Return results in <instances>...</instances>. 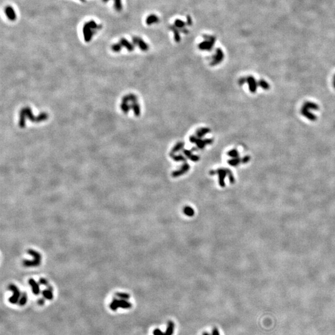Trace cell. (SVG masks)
I'll list each match as a JSON object with an SVG mask.
<instances>
[{
    "mask_svg": "<svg viewBox=\"0 0 335 335\" xmlns=\"http://www.w3.org/2000/svg\"><path fill=\"white\" fill-rule=\"evenodd\" d=\"M114 8L115 10L120 12L122 10V1L121 0H114Z\"/></svg>",
    "mask_w": 335,
    "mask_h": 335,
    "instance_id": "32",
    "label": "cell"
},
{
    "mask_svg": "<svg viewBox=\"0 0 335 335\" xmlns=\"http://www.w3.org/2000/svg\"><path fill=\"white\" fill-rule=\"evenodd\" d=\"M96 31L92 29L89 26L88 23H86L84 24L83 28V32L84 35V41L86 42H89L91 41L94 34H95Z\"/></svg>",
    "mask_w": 335,
    "mask_h": 335,
    "instance_id": "7",
    "label": "cell"
},
{
    "mask_svg": "<svg viewBox=\"0 0 335 335\" xmlns=\"http://www.w3.org/2000/svg\"><path fill=\"white\" fill-rule=\"evenodd\" d=\"M131 109L133 110L134 115L136 117H139L141 113L140 104L137 102H132L131 104Z\"/></svg>",
    "mask_w": 335,
    "mask_h": 335,
    "instance_id": "18",
    "label": "cell"
},
{
    "mask_svg": "<svg viewBox=\"0 0 335 335\" xmlns=\"http://www.w3.org/2000/svg\"><path fill=\"white\" fill-rule=\"evenodd\" d=\"M25 113L27 118L32 122L37 123V116H35L32 113V109L29 107H25L22 109Z\"/></svg>",
    "mask_w": 335,
    "mask_h": 335,
    "instance_id": "10",
    "label": "cell"
},
{
    "mask_svg": "<svg viewBox=\"0 0 335 335\" xmlns=\"http://www.w3.org/2000/svg\"><path fill=\"white\" fill-rule=\"evenodd\" d=\"M28 253L33 257V260H24L23 263L25 267H37L41 264V255L37 251L33 250H28Z\"/></svg>",
    "mask_w": 335,
    "mask_h": 335,
    "instance_id": "1",
    "label": "cell"
},
{
    "mask_svg": "<svg viewBox=\"0 0 335 335\" xmlns=\"http://www.w3.org/2000/svg\"><path fill=\"white\" fill-rule=\"evenodd\" d=\"M183 212H184V213L186 215H187V216H188V217H192V216H194V213H195L194 209H193L192 207H189V206H186V207H185L183 208Z\"/></svg>",
    "mask_w": 335,
    "mask_h": 335,
    "instance_id": "27",
    "label": "cell"
},
{
    "mask_svg": "<svg viewBox=\"0 0 335 335\" xmlns=\"http://www.w3.org/2000/svg\"><path fill=\"white\" fill-rule=\"evenodd\" d=\"M9 289L13 292V295L10 297L9 302L12 304H16L21 297V292L18 287L14 284H11L8 287Z\"/></svg>",
    "mask_w": 335,
    "mask_h": 335,
    "instance_id": "5",
    "label": "cell"
},
{
    "mask_svg": "<svg viewBox=\"0 0 335 335\" xmlns=\"http://www.w3.org/2000/svg\"><path fill=\"white\" fill-rule=\"evenodd\" d=\"M197 139H198V137H197V136H195V135H192V136H191V137H189V141H190L191 143H192V144H194V143L195 144V142H196Z\"/></svg>",
    "mask_w": 335,
    "mask_h": 335,
    "instance_id": "40",
    "label": "cell"
},
{
    "mask_svg": "<svg viewBox=\"0 0 335 335\" xmlns=\"http://www.w3.org/2000/svg\"><path fill=\"white\" fill-rule=\"evenodd\" d=\"M108 1H109V0H102V2H104V3H106V2H107Z\"/></svg>",
    "mask_w": 335,
    "mask_h": 335,
    "instance_id": "48",
    "label": "cell"
},
{
    "mask_svg": "<svg viewBox=\"0 0 335 335\" xmlns=\"http://www.w3.org/2000/svg\"><path fill=\"white\" fill-rule=\"evenodd\" d=\"M247 83L248 84L250 91L251 92H255L256 91L258 84H257V83H256L255 78H253L251 76H250L247 77Z\"/></svg>",
    "mask_w": 335,
    "mask_h": 335,
    "instance_id": "11",
    "label": "cell"
},
{
    "mask_svg": "<svg viewBox=\"0 0 335 335\" xmlns=\"http://www.w3.org/2000/svg\"><path fill=\"white\" fill-rule=\"evenodd\" d=\"M121 109L124 114H127L131 109V105L126 102H122L121 104Z\"/></svg>",
    "mask_w": 335,
    "mask_h": 335,
    "instance_id": "23",
    "label": "cell"
},
{
    "mask_svg": "<svg viewBox=\"0 0 335 335\" xmlns=\"http://www.w3.org/2000/svg\"><path fill=\"white\" fill-rule=\"evenodd\" d=\"M153 335H161V331L159 329H155L153 331Z\"/></svg>",
    "mask_w": 335,
    "mask_h": 335,
    "instance_id": "43",
    "label": "cell"
},
{
    "mask_svg": "<svg viewBox=\"0 0 335 335\" xmlns=\"http://www.w3.org/2000/svg\"><path fill=\"white\" fill-rule=\"evenodd\" d=\"M189 159L190 160H191L192 161H194V162H197V161H198L199 160L200 158H199V156H197V155H194V154H193V155H192V156H191V157H190V158H189Z\"/></svg>",
    "mask_w": 335,
    "mask_h": 335,
    "instance_id": "39",
    "label": "cell"
},
{
    "mask_svg": "<svg viewBox=\"0 0 335 335\" xmlns=\"http://www.w3.org/2000/svg\"><path fill=\"white\" fill-rule=\"evenodd\" d=\"M122 47V45L120 43H118V44H114L112 45L111 49L114 52H119L121 50Z\"/></svg>",
    "mask_w": 335,
    "mask_h": 335,
    "instance_id": "35",
    "label": "cell"
},
{
    "mask_svg": "<svg viewBox=\"0 0 335 335\" xmlns=\"http://www.w3.org/2000/svg\"><path fill=\"white\" fill-rule=\"evenodd\" d=\"M258 85L260 86L261 87L264 88V89H267L269 86H268V84L264 81V80H260L259 82H258Z\"/></svg>",
    "mask_w": 335,
    "mask_h": 335,
    "instance_id": "38",
    "label": "cell"
},
{
    "mask_svg": "<svg viewBox=\"0 0 335 335\" xmlns=\"http://www.w3.org/2000/svg\"><path fill=\"white\" fill-rule=\"evenodd\" d=\"M42 295L44 297V298L47 299V300H51L53 299V297H54V295H53V293H52V291L49 290V289H47V290H44L42 292Z\"/></svg>",
    "mask_w": 335,
    "mask_h": 335,
    "instance_id": "24",
    "label": "cell"
},
{
    "mask_svg": "<svg viewBox=\"0 0 335 335\" xmlns=\"http://www.w3.org/2000/svg\"><path fill=\"white\" fill-rule=\"evenodd\" d=\"M29 284L32 287V290L34 295H37L40 294V287L39 284L35 281L33 279H30L29 280Z\"/></svg>",
    "mask_w": 335,
    "mask_h": 335,
    "instance_id": "14",
    "label": "cell"
},
{
    "mask_svg": "<svg viewBox=\"0 0 335 335\" xmlns=\"http://www.w3.org/2000/svg\"><path fill=\"white\" fill-rule=\"evenodd\" d=\"M212 335H220V333L217 328H214L212 331Z\"/></svg>",
    "mask_w": 335,
    "mask_h": 335,
    "instance_id": "46",
    "label": "cell"
},
{
    "mask_svg": "<svg viewBox=\"0 0 335 335\" xmlns=\"http://www.w3.org/2000/svg\"><path fill=\"white\" fill-rule=\"evenodd\" d=\"M132 41H133L134 44L135 45H137L142 51L146 52L149 49L148 45L140 37H136V36L133 37Z\"/></svg>",
    "mask_w": 335,
    "mask_h": 335,
    "instance_id": "8",
    "label": "cell"
},
{
    "mask_svg": "<svg viewBox=\"0 0 335 335\" xmlns=\"http://www.w3.org/2000/svg\"><path fill=\"white\" fill-rule=\"evenodd\" d=\"M203 37L205 41L199 44V49L201 50L210 51L215 45L216 38L214 36L208 35H205Z\"/></svg>",
    "mask_w": 335,
    "mask_h": 335,
    "instance_id": "2",
    "label": "cell"
},
{
    "mask_svg": "<svg viewBox=\"0 0 335 335\" xmlns=\"http://www.w3.org/2000/svg\"><path fill=\"white\" fill-rule=\"evenodd\" d=\"M5 13L6 15V16L11 21H14L16 19V14L14 10V9L11 6H6L5 8Z\"/></svg>",
    "mask_w": 335,
    "mask_h": 335,
    "instance_id": "13",
    "label": "cell"
},
{
    "mask_svg": "<svg viewBox=\"0 0 335 335\" xmlns=\"http://www.w3.org/2000/svg\"><path fill=\"white\" fill-rule=\"evenodd\" d=\"M227 155L229 156L230 157H231L232 158H238V157H239V153H238V152L237 151V150H236V149H232V150H230V151L227 153Z\"/></svg>",
    "mask_w": 335,
    "mask_h": 335,
    "instance_id": "33",
    "label": "cell"
},
{
    "mask_svg": "<svg viewBox=\"0 0 335 335\" xmlns=\"http://www.w3.org/2000/svg\"><path fill=\"white\" fill-rule=\"evenodd\" d=\"M28 301V295L26 292H23L21 295V297L19 300V305L20 306H24L26 304Z\"/></svg>",
    "mask_w": 335,
    "mask_h": 335,
    "instance_id": "29",
    "label": "cell"
},
{
    "mask_svg": "<svg viewBox=\"0 0 335 335\" xmlns=\"http://www.w3.org/2000/svg\"><path fill=\"white\" fill-rule=\"evenodd\" d=\"M80 1H81V2H83V3H85V2H86V0H80Z\"/></svg>",
    "mask_w": 335,
    "mask_h": 335,
    "instance_id": "49",
    "label": "cell"
},
{
    "mask_svg": "<svg viewBox=\"0 0 335 335\" xmlns=\"http://www.w3.org/2000/svg\"><path fill=\"white\" fill-rule=\"evenodd\" d=\"M174 324L173 321H170L168 323V327L165 333L161 331V335H173L174 331Z\"/></svg>",
    "mask_w": 335,
    "mask_h": 335,
    "instance_id": "21",
    "label": "cell"
},
{
    "mask_svg": "<svg viewBox=\"0 0 335 335\" xmlns=\"http://www.w3.org/2000/svg\"><path fill=\"white\" fill-rule=\"evenodd\" d=\"M169 28L170 30L173 32L174 34V38L176 42H180L181 40V36H180V30L177 28L175 26H170Z\"/></svg>",
    "mask_w": 335,
    "mask_h": 335,
    "instance_id": "16",
    "label": "cell"
},
{
    "mask_svg": "<svg viewBox=\"0 0 335 335\" xmlns=\"http://www.w3.org/2000/svg\"><path fill=\"white\" fill-rule=\"evenodd\" d=\"M183 153L184 154V155L185 157H186L187 158H189L193 154H192V150H186V149H183V151H182Z\"/></svg>",
    "mask_w": 335,
    "mask_h": 335,
    "instance_id": "36",
    "label": "cell"
},
{
    "mask_svg": "<svg viewBox=\"0 0 335 335\" xmlns=\"http://www.w3.org/2000/svg\"><path fill=\"white\" fill-rule=\"evenodd\" d=\"M202 335H210V334H209L208 333H207L205 332V333H204L202 334Z\"/></svg>",
    "mask_w": 335,
    "mask_h": 335,
    "instance_id": "47",
    "label": "cell"
},
{
    "mask_svg": "<svg viewBox=\"0 0 335 335\" xmlns=\"http://www.w3.org/2000/svg\"><path fill=\"white\" fill-rule=\"evenodd\" d=\"M159 18L157 16L155 15H150L148 16L146 19V23L147 24L150 26L153 24H156L159 22Z\"/></svg>",
    "mask_w": 335,
    "mask_h": 335,
    "instance_id": "20",
    "label": "cell"
},
{
    "mask_svg": "<svg viewBox=\"0 0 335 335\" xmlns=\"http://www.w3.org/2000/svg\"><path fill=\"white\" fill-rule=\"evenodd\" d=\"M211 132L210 129L208 128H200L198 129L195 131V136H197L198 138L202 139L204 136H205L208 133H210Z\"/></svg>",
    "mask_w": 335,
    "mask_h": 335,
    "instance_id": "17",
    "label": "cell"
},
{
    "mask_svg": "<svg viewBox=\"0 0 335 335\" xmlns=\"http://www.w3.org/2000/svg\"><path fill=\"white\" fill-rule=\"evenodd\" d=\"M241 162H242V159H240L239 157H238V158H232V159L228 160V161H227V163H229V165H230V166H237Z\"/></svg>",
    "mask_w": 335,
    "mask_h": 335,
    "instance_id": "28",
    "label": "cell"
},
{
    "mask_svg": "<svg viewBox=\"0 0 335 335\" xmlns=\"http://www.w3.org/2000/svg\"><path fill=\"white\" fill-rule=\"evenodd\" d=\"M230 171V170L228 168H220L217 169V170H212L209 172L210 175H215L217 174L218 176V183L219 185L223 187L225 186V178L228 175V173Z\"/></svg>",
    "mask_w": 335,
    "mask_h": 335,
    "instance_id": "4",
    "label": "cell"
},
{
    "mask_svg": "<svg viewBox=\"0 0 335 335\" xmlns=\"http://www.w3.org/2000/svg\"><path fill=\"white\" fill-rule=\"evenodd\" d=\"M192 24V21L191 19V18L190 17V16H187V24L189 26H191Z\"/></svg>",
    "mask_w": 335,
    "mask_h": 335,
    "instance_id": "44",
    "label": "cell"
},
{
    "mask_svg": "<svg viewBox=\"0 0 335 335\" xmlns=\"http://www.w3.org/2000/svg\"><path fill=\"white\" fill-rule=\"evenodd\" d=\"M247 82V78H241L239 80H238V84H240V86H242L243 84H244L245 83Z\"/></svg>",
    "mask_w": 335,
    "mask_h": 335,
    "instance_id": "41",
    "label": "cell"
},
{
    "mask_svg": "<svg viewBox=\"0 0 335 335\" xmlns=\"http://www.w3.org/2000/svg\"><path fill=\"white\" fill-rule=\"evenodd\" d=\"M116 296L121 299H124V300H128L130 298V295L127 293L124 292H118L116 294Z\"/></svg>",
    "mask_w": 335,
    "mask_h": 335,
    "instance_id": "34",
    "label": "cell"
},
{
    "mask_svg": "<svg viewBox=\"0 0 335 335\" xmlns=\"http://www.w3.org/2000/svg\"><path fill=\"white\" fill-rule=\"evenodd\" d=\"M37 303H38V304H39V305H43L45 303V300H44V298H40V299L38 300Z\"/></svg>",
    "mask_w": 335,
    "mask_h": 335,
    "instance_id": "45",
    "label": "cell"
},
{
    "mask_svg": "<svg viewBox=\"0 0 335 335\" xmlns=\"http://www.w3.org/2000/svg\"><path fill=\"white\" fill-rule=\"evenodd\" d=\"M26 119L27 116L23 109H21L19 112V121H18V125L19 127L21 129H24L26 127Z\"/></svg>",
    "mask_w": 335,
    "mask_h": 335,
    "instance_id": "12",
    "label": "cell"
},
{
    "mask_svg": "<svg viewBox=\"0 0 335 335\" xmlns=\"http://www.w3.org/2000/svg\"><path fill=\"white\" fill-rule=\"evenodd\" d=\"M224 53L220 48H217L215 51V55L212 57V61L210 62L211 66H216L218 64L220 63L224 59Z\"/></svg>",
    "mask_w": 335,
    "mask_h": 335,
    "instance_id": "6",
    "label": "cell"
},
{
    "mask_svg": "<svg viewBox=\"0 0 335 335\" xmlns=\"http://www.w3.org/2000/svg\"><path fill=\"white\" fill-rule=\"evenodd\" d=\"M190 169V166L188 163H184L182 166L180 168L179 170H178L176 171H174L171 174V176L173 178H177V177H179V176H181L183 174H184L185 173H186Z\"/></svg>",
    "mask_w": 335,
    "mask_h": 335,
    "instance_id": "9",
    "label": "cell"
},
{
    "mask_svg": "<svg viewBox=\"0 0 335 335\" xmlns=\"http://www.w3.org/2000/svg\"><path fill=\"white\" fill-rule=\"evenodd\" d=\"M184 143L182 142H178L176 144V145L172 148V150L171 152L170 153H173V154H174L178 152H179L180 150H183V148H184Z\"/></svg>",
    "mask_w": 335,
    "mask_h": 335,
    "instance_id": "22",
    "label": "cell"
},
{
    "mask_svg": "<svg viewBox=\"0 0 335 335\" xmlns=\"http://www.w3.org/2000/svg\"><path fill=\"white\" fill-rule=\"evenodd\" d=\"M39 284L41 285H43V286H46L47 288H49L50 286L49 285V283L47 282V281L44 278H41L40 280H39Z\"/></svg>",
    "mask_w": 335,
    "mask_h": 335,
    "instance_id": "37",
    "label": "cell"
},
{
    "mask_svg": "<svg viewBox=\"0 0 335 335\" xmlns=\"http://www.w3.org/2000/svg\"><path fill=\"white\" fill-rule=\"evenodd\" d=\"M119 43L122 45V47H124L127 49V50L129 52H132L134 50L135 45L131 43L129 41H128L126 39H121L120 40Z\"/></svg>",
    "mask_w": 335,
    "mask_h": 335,
    "instance_id": "15",
    "label": "cell"
},
{
    "mask_svg": "<svg viewBox=\"0 0 335 335\" xmlns=\"http://www.w3.org/2000/svg\"><path fill=\"white\" fill-rule=\"evenodd\" d=\"M49 118V115L47 113H41L37 116V123H39L43 121L47 120Z\"/></svg>",
    "mask_w": 335,
    "mask_h": 335,
    "instance_id": "25",
    "label": "cell"
},
{
    "mask_svg": "<svg viewBox=\"0 0 335 335\" xmlns=\"http://www.w3.org/2000/svg\"><path fill=\"white\" fill-rule=\"evenodd\" d=\"M170 156L173 158V160L176 161H184L185 162L186 161V158L184 157H183V155H175L174 154L170 153Z\"/></svg>",
    "mask_w": 335,
    "mask_h": 335,
    "instance_id": "30",
    "label": "cell"
},
{
    "mask_svg": "<svg viewBox=\"0 0 335 335\" xmlns=\"http://www.w3.org/2000/svg\"><path fill=\"white\" fill-rule=\"evenodd\" d=\"M250 157L249 156H246L243 158L242 159V163H243L244 164L247 163L250 161Z\"/></svg>",
    "mask_w": 335,
    "mask_h": 335,
    "instance_id": "42",
    "label": "cell"
},
{
    "mask_svg": "<svg viewBox=\"0 0 335 335\" xmlns=\"http://www.w3.org/2000/svg\"><path fill=\"white\" fill-rule=\"evenodd\" d=\"M137 96L136 95H135L134 94H128L126 96H124L122 99V102H137Z\"/></svg>",
    "mask_w": 335,
    "mask_h": 335,
    "instance_id": "19",
    "label": "cell"
},
{
    "mask_svg": "<svg viewBox=\"0 0 335 335\" xmlns=\"http://www.w3.org/2000/svg\"><path fill=\"white\" fill-rule=\"evenodd\" d=\"M186 23H184V21L180 20V19H176V21L174 22V26L178 28L179 30H181L184 28H185V26H186Z\"/></svg>",
    "mask_w": 335,
    "mask_h": 335,
    "instance_id": "31",
    "label": "cell"
},
{
    "mask_svg": "<svg viewBox=\"0 0 335 335\" xmlns=\"http://www.w3.org/2000/svg\"><path fill=\"white\" fill-rule=\"evenodd\" d=\"M110 308L113 311H116L118 308H122L124 309H129L132 307V304L124 299H116L114 298L111 302L109 305Z\"/></svg>",
    "mask_w": 335,
    "mask_h": 335,
    "instance_id": "3",
    "label": "cell"
},
{
    "mask_svg": "<svg viewBox=\"0 0 335 335\" xmlns=\"http://www.w3.org/2000/svg\"><path fill=\"white\" fill-rule=\"evenodd\" d=\"M195 144H196V146H197V148H198V150H202V149H204L205 148V147L207 145L206 143H205V139L202 140V139H200V138H198L196 142H195Z\"/></svg>",
    "mask_w": 335,
    "mask_h": 335,
    "instance_id": "26",
    "label": "cell"
}]
</instances>
